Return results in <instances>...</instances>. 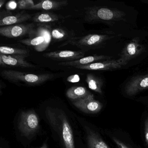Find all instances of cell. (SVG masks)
<instances>
[{
  "label": "cell",
  "instance_id": "8fae6325",
  "mask_svg": "<svg viewBox=\"0 0 148 148\" xmlns=\"http://www.w3.org/2000/svg\"><path fill=\"white\" fill-rule=\"evenodd\" d=\"M84 52L80 51H62L51 52L43 54V56L56 60H77L84 58Z\"/></svg>",
  "mask_w": 148,
  "mask_h": 148
},
{
  "label": "cell",
  "instance_id": "2e32d148",
  "mask_svg": "<svg viewBox=\"0 0 148 148\" xmlns=\"http://www.w3.org/2000/svg\"><path fill=\"white\" fill-rule=\"evenodd\" d=\"M89 148H110L96 132L89 131L87 135Z\"/></svg>",
  "mask_w": 148,
  "mask_h": 148
},
{
  "label": "cell",
  "instance_id": "cb8c5ba5",
  "mask_svg": "<svg viewBox=\"0 0 148 148\" xmlns=\"http://www.w3.org/2000/svg\"><path fill=\"white\" fill-rule=\"evenodd\" d=\"M34 5L33 1L32 0H22L18 1V6L19 9L30 10Z\"/></svg>",
  "mask_w": 148,
  "mask_h": 148
},
{
  "label": "cell",
  "instance_id": "83f0119b",
  "mask_svg": "<svg viewBox=\"0 0 148 148\" xmlns=\"http://www.w3.org/2000/svg\"><path fill=\"white\" fill-rule=\"evenodd\" d=\"M18 6L17 3L14 1H10L7 6V8L9 10H14L17 8Z\"/></svg>",
  "mask_w": 148,
  "mask_h": 148
},
{
  "label": "cell",
  "instance_id": "52a82bcc",
  "mask_svg": "<svg viewBox=\"0 0 148 148\" xmlns=\"http://www.w3.org/2000/svg\"><path fill=\"white\" fill-rule=\"evenodd\" d=\"M33 24H18L4 26L0 28V34L7 38H18L32 33L33 32Z\"/></svg>",
  "mask_w": 148,
  "mask_h": 148
},
{
  "label": "cell",
  "instance_id": "d4e9b609",
  "mask_svg": "<svg viewBox=\"0 0 148 148\" xmlns=\"http://www.w3.org/2000/svg\"><path fill=\"white\" fill-rule=\"evenodd\" d=\"M66 80L70 83H77V82H79V80H80V77L77 74L71 75V76L68 77Z\"/></svg>",
  "mask_w": 148,
  "mask_h": 148
},
{
  "label": "cell",
  "instance_id": "f546056e",
  "mask_svg": "<svg viewBox=\"0 0 148 148\" xmlns=\"http://www.w3.org/2000/svg\"><path fill=\"white\" fill-rule=\"evenodd\" d=\"M40 148H47V147L46 145H44L42 147H40Z\"/></svg>",
  "mask_w": 148,
  "mask_h": 148
},
{
  "label": "cell",
  "instance_id": "277c9868",
  "mask_svg": "<svg viewBox=\"0 0 148 148\" xmlns=\"http://www.w3.org/2000/svg\"><path fill=\"white\" fill-rule=\"evenodd\" d=\"M139 42V38H134L124 47L117 60L123 66L143 52L145 47Z\"/></svg>",
  "mask_w": 148,
  "mask_h": 148
},
{
  "label": "cell",
  "instance_id": "9c48e42d",
  "mask_svg": "<svg viewBox=\"0 0 148 148\" xmlns=\"http://www.w3.org/2000/svg\"><path fill=\"white\" fill-rule=\"evenodd\" d=\"M27 57L24 55H5L0 53V65L4 67H35V66L25 60Z\"/></svg>",
  "mask_w": 148,
  "mask_h": 148
},
{
  "label": "cell",
  "instance_id": "7c38bea8",
  "mask_svg": "<svg viewBox=\"0 0 148 148\" xmlns=\"http://www.w3.org/2000/svg\"><path fill=\"white\" fill-rule=\"evenodd\" d=\"M111 58V57L105 56V55H95L82 58L77 60L62 62V63L59 64V65L63 66H71L76 67V66H79L85 65L89 64H92V63H95L96 61H99V60H108Z\"/></svg>",
  "mask_w": 148,
  "mask_h": 148
},
{
  "label": "cell",
  "instance_id": "7402d4cb",
  "mask_svg": "<svg viewBox=\"0 0 148 148\" xmlns=\"http://www.w3.org/2000/svg\"><path fill=\"white\" fill-rule=\"evenodd\" d=\"M45 38L40 34H37V36L33 39L23 40L21 42L24 45L29 46H34L37 47L42 45L45 42Z\"/></svg>",
  "mask_w": 148,
  "mask_h": 148
},
{
  "label": "cell",
  "instance_id": "6da1fadb",
  "mask_svg": "<svg viewBox=\"0 0 148 148\" xmlns=\"http://www.w3.org/2000/svg\"><path fill=\"white\" fill-rule=\"evenodd\" d=\"M125 16L124 12L116 8L94 6L86 9L85 19L88 22L111 25L118 21H125Z\"/></svg>",
  "mask_w": 148,
  "mask_h": 148
},
{
  "label": "cell",
  "instance_id": "7a4b0ae2",
  "mask_svg": "<svg viewBox=\"0 0 148 148\" xmlns=\"http://www.w3.org/2000/svg\"><path fill=\"white\" fill-rule=\"evenodd\" d=\"M2 77L15 83L22 82L29 85H37L43 84L52 78L50 74H36L14 70H4L1 72Z\"/></svg>",
  "mask_w": 148,
  "mask_h": 148
},
{
  "label": "cell",
  "instance_id": "5bb4252c",
  "mask_svg": "<svg viewBox=\"0 0 148 148\" xmlns=\"http://www.w3.org/2000/svg\"><path fill=\"white\" fill-rule=\"evenodd\" d=\"M31 15L28 14H18L14 15L6 16L1 19L0 26L1 27L4 26L13 25H18L19 23L27 21L31 18Z\"/></svg>",
  "mask_w": 148,
  "mask_h": 148
},
{
  "label": "cell",
  "instance_id": "f1b7e54d",
  "mask_svg": "<svg viewBox=\"0 0 148 148\" xmlns=\"http://www.w3.org/2000/svg\"><path fill=\"white\" fill-rule=\"evenodd\" d=\"M4 2H5L4 1L1 0V1H0V8H2V5L4 4Z\"/></svg>",
  "mask_w": 148,
  "mask_h": 148
},
{
  "label": "cell",
  "instance_id": "603a6c76",
  "mask_svg": "<svg viewBox=\"0 0 148 148\" xmlns=\"http://www.w3.org/2000/svg\"><path fill=\"white\" fill-rule=\"evenodd\" d=\"M52 38L55 40H62L68 38L69 34L68 33L61 28H55L51 32Z\"/></svg>",
  "mask_w": 148,
  "mask_h": 148
},
{
  "label": "cell",
  "instance_id": "30bf717a",
  "mask_svg": "<svg viewBox=\"0 0 148 148\" xmlns=\"http://www.w3.org/2000/svg\"><path fill=\"white\" fill-rule=\"evenodd\" d=\"M123 66L117 60H106L102 62H95L85 65L79 66L75 68L91 71H110L119 69Z\"/></svg>",
  "mask_w": 148,
  "mask_h": 148
},
{
  "label": "cell",
  "instance_id": "5b68a950",
  "mask_svg": "<svg viewBox=\"0 0 148 148\" xmlns=\"http://www.w3.org/2000/svg\"><path fill=\"white\" fill-rule=\"evenodd\" d=\"M111 38L106 34H91L79 38H72L70 41L79 48L87 49L101 45Z\"/></svg>",
  "mask_w": 148,
  "mask_h": 148
},
{
  "label": "cell",
  "instance_id": "8992f818",
  "mask_svg": "<svg viewBox=\"0 0 148 148\" xmlns=\"http://www.w3.org/2000/svg\"><path fill=\"white\" fill-rule=\"evenodd\" d=\"M73 104L83 112L94 114L99 112L103 108V105L95 100L94 95L90 93L85 97L73 100Z\"/></svg>",
  "mask_w": 148,
  "mask_h": 148
},
{
  "label": "cell",
  "instance_id": "484cf974",
  "mask_svg": "<svg viewBox=\"0 0 148 148\" xmlns=\"http://www.w3.org/2000/svg\"><path fill=\"white\" fill-rule=\"evenodd\" d=\"M113 140L115 144L117 145L119 148H130L128 147L125 144L123 143L117 138H113Z\"/></svg>",
  "mask_w": 148,
  "mask_h": 148
},
{
  "label": "cell",
  "instance_id": "d6986e66",
  "mask_svg": "<svg viewBox=\"0 0 148 148\" xmlns=\"http://www.w3.org/2000/svg\"><path fill=\"white\" fill-rule=\"evenodd\" d=\"M86 81L90 89L99 94H102L103 85L102 79L92 74H88L86 76Z\"/></svg>",
  "mask_w": 148,
  "mask_h": 148
},
{
  "label": "cell",
  "instance_id": "3957f363",
  "mask_svg": "<svg viewBox=\"0 0 148 148\" xmlns=\"http://www.w3.org/2000/svg\"><path fill=\"white\" fill-rule=\"evenodd\" d=\"M39 127V120L35 112L30 110L21 112L19 129L25 136H32L38 131Z\"/></svg>",
  "mask_w": 148,
  "mask_h": 148
},
{
  "label": "cell",
  "instance_id": "9a60e30c",
  "mask_svg": "<svg viewBox=\"0 0 148 148\" xmlns=\"http://www.w3.org/2000/svg\"><path fill=\"white\" fill-rule=\"evenodd\" d=\"M66 1H44L34 5L30 10L42 9L44 10H55L60 9L67 5Z\"/></svg>",
  "mask_w": 148,
  "mask_h": 148
},
{
  "label": "cell",
  "instance_id": "44dd1931",
  "mask_svg": "<svg viewBox=\"0 0 148 148\" xmlns=\"http://www.w3.org/2000/svg\"><path fill=\"white\" fill-rule=\"evenodd\" d=\"M0 53L5 55H24L27 57L29 54V51L27 50L20 48L1 46L0 47Z\"/></svg>",
  "mask_w": 148,
  "mask_h": 148
},
{
  "label": "cell",
  "instance_id": "ffe728a7",
  "mask_svg": "<svg viewBox=\"0 0 148 148\" xmlns=\"http://www.w3.org/2000/svg\"><path fill=\"white\" fill-rule=\"evenodd\" d=\"M64 17L51 13H41L37 14L34 18V21L38 23H47L58 21Z\"/></svg>",
  "mask_w": 148,
  "mask_h": 148
},
{
  "label": "cell",
  "instance_id": "e0dca14e",
  "mask_svg": "<svg viewBox=\"0 0 148 148\" xmlns=\"http://www.w3.org/2000/svg\"><path fill=\"white\" fill-rule=\"evenodd\" d=\"M90 93L83 86H73L67 90L66 95L69 99L74 100L85 97Z\"/></svg>",
  "mask_w": 148,
  "mask_h": 148
},
{
  "label": "cell",
  "instance_id": "4fadbf2b",
  "mask_svg": "<svg viewBox=\"0 0 148 148\" xmlns=\"http://www.w3.org/2000/svg\"><path fill=\"white\" fill-rule=\"evenodd\" d=\"M62 137L66 148H75L72 130L68 120L64 116H61Z\"/></svg>",
  "mask_w": 148,
  "mask_h": 148
},
{
  "label": "cell",
  "instance_id": "4316f807",
  "mask_svg": "<svg viewBox=\"0 0 148 148\" xmlns=\"http://www.w3.org/2000/svg\"><path fill=\"white\" fill-rule=\"evenodd\" d=\"M145 142L148 146V117L146 119L145 123Z\"/></svg>",
  "mask_w": 148,
  "mask_h": 148
},
{
  "label": "cell",
  "instance_id": "ac0fdd59",
  "mask_svg": "<svg viewBox=\"0 0 148 148\" xmlns=\"http://www.w3.org/2000/svg\"><path fill=\"white\" fill-rule=\"evenodd\" d=\"M37 34L43 36L45 38V40L42 45L34 47V49L38 52L44 51L49 46L51 43L52 38L51 32L48 27L41 26L38 28Z\"/></svg>",
  "mask_w": 148,
  "mask_h": 148
},
{
  "label": "cell",
  "instance_id": "ba28073f",
  "mask_svg": "<svg viewBox=\"0 0 148 148\" xmlns=\"http://www.w3.org/2000/svg\"><path fill=\"white\" fill-rule=\"evenodd\" d=\"M148 89V74L138 75L132 78L126 84L125 87V93L131 96Z\"/></svg>",
  "mask_w": 148,
  "mask_h": 148
}]
</instances>
